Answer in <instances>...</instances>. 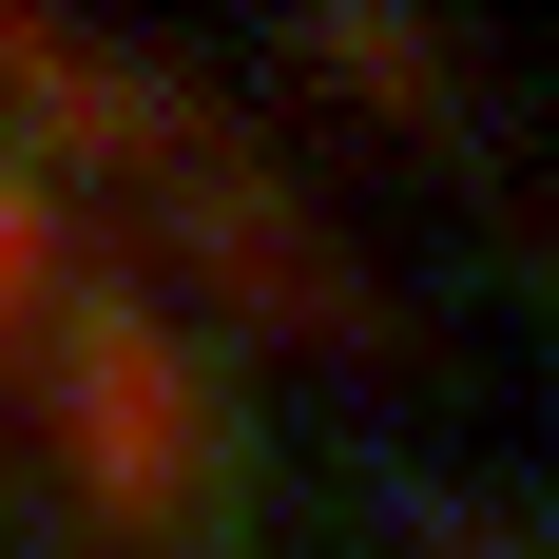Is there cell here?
Returning <instances> with one entry per match:
<instances>
[{
    "label": "cell",
    "mask_w": 559,
    "mask_h": 559,
    "mask_svg": "<svg viewBox=\"0 0 559 559\" xmlns=\"http://www.w3.org/2000/svg\"><path fill=\"white\" fill-rule=\"evenodd\" d=\"M20 425L97 502V540H174V521L213 502V386H193V329L155 309L135 251H97V289L58 309V347L20 367Z\"/></svg>",
    "instance_id": "cell-1"
}]
</instances>
